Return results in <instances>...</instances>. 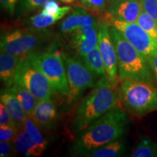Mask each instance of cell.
<instances>
[{
  "instance_id": "1",
  "label": "cell",
  "mask_w": 157,
  "mask_h": 157,
  "mask_svg": "<svg viewBox=\"0 0 157 157\" xmlns=\"http://www.w3.org/2000/svg\"><path fill=\"white\" fill-rule=\"evenodd\" d=\"M127 124L126 112L117 105L76 135L70 146L71 154L88 156L100 147L120 138Z\"/></svg>"
},
{
  "instance_id": "2",
  "label": "cell",
  "mask_w": 157,
  "mask_h": 157,
  "mask_svg": "<svg viewBox=\"0 0 157 157\" xmlns=\"http://www.w3.org/2000/svg\"><path fill=\"white\" fill-rule=\"evenodd\" d=\"M116 87L107 76H101L93 89L80 101L69 124L71 134L76 135L91 123L118 105Z\"/></svg>"
},
{
  "instance_id": "3",
  "label": "cell",
  "mask_w": 157,
  "mask_h": 157,
  "mask_svg": "<svg viewBox=\"0 0 157 157\" xmlns=\"http://www.w3.org/2000/svg\"><path fill=\"white\" fill-rule=\"evenodd\" d=\"M110 32L117 54L119 79L129 78L154 85L146 56L136 50L111 23Z\"/></svg>"
},
{
  "instance_id": "4",
  "label": "cell",
  "mask_w": 157,
  "mask_h": 157,
  "mask_svg": "<svg viewBox=\"0 0 157 157\" xmlns=\"http://www.w3.org/2000/svg\"><path fill=\"white\" fill-rule=\"evenodd\" d=\"M119 95L124 108L131 114L143 117L157 111V87L137 80L120 79Z\"/></svg>"
},
{
  "instance_id": "5",
  "label": "cell",
  "mask_w": 157,
  "mask_h": 157,
  "mask_svg": "<svg viewBox=\"0 0 157 157\" xmlns=\"http://www.w3.org/2000/svg\"><path fill=\"white\" fill-rule=\"evenodd\" d=\"M68 77V92L65 109H71L88 88L95 86V75L90 71L82 58L78 56L62 55Z\"/></svg>"
},
{
  "instance_id": "6",
  "label": "cell",
  "mask_w": 157,
  "mask_h": 157,
  "mask_svg": "<svg viewBox=\"0 0 157 157\" xmlns=\"http://www.w3.org/2000/svg\"><path fill=\"white\" fill-rule=\"evenodd\" d=\"M49 36L48 31L44 29L29 28L8 31L2 34L1 52L23 58L36 52Z\"/></svg>"
},
{
  "instance_id": "7",
  "label": "cell",
  "mask_w": 157,
  "mask_h": 157,
  "mask_svg": "<svg viewBox=\"0 0 157 157\" xmlns=\"http://www.w3.org/2000/svg\"><path fill=\"white\" fill-rule=\"evenodd\" d=\"M15 83L28 90L38 101L50 99L55 91L48 77L29 54L21 58L17 65Z\"/></svg>"
},
{
  "instance_id": "8",
  "label": "cell",
  "mask_w": 157,
  "mask_h": 157,
  "mask_svg": "<svg viewBox=\"0 0 157 157\" xmlns=\"http://www.w3.org/2000/svg\"><path fill=\"white\" fill-rule=\"evenodd\" d=\"M31 58L48 77L56 93L66 96L68 92V77L63 59L58 52H34Z\"/></svg>"
},
{
  "instance_id": "9",
  "label": "cell",
  "mask_w": 157,
  "mask_h": 157,
  "mask_svg": "<svg viewBox=\"0 0 157 157\" xmlns=\"http://www.w3.org/2000/svg\"><path fill=\"white\" fill-rule=\"evenodd\" d=\"M106 20L145 56H157V42L137 22H123L111 16L107 17Z\"/></svg>"
},
{
  "instance_id": "10",
  "label": "cell",
  "mask_w": 157,
  "mask_h": 157,
  "mask_svg": "<svg viewBox=\"0 0 157 157\" xmlns=\"http://www.w3.org/2000/svg\"><path fill=\"white\" fill-rule=\"evenodd\" d=\"M98 47L103 59L107 77L110 82L117 87L120 79L117 54L110 32V23L107 20L98 19Z\"/></svg>"
},
{
  "instance_id": "11",
  "label": "cell",
  "mask_w": 157,
  "mask_h": 157,
  "mask_svg": "<svg viewBox=\"0 0 157 157\" xmlns=\"http://www.w3.org/2000/svg\"><path fill=\"white\" fill-rule=\"evenodd\" d=\"M98 23L83 26L68 33V47L76 56L82 57L98 46Z\"/></svg>"
},
{
  "instance_id": "12",
  "label": "cell",
  "mask_w": 157,
  "mask_h": 157,
  "mask_svg": "<svg viewBox=\"0 0 157 157\" xmlns=\"http://www.w3.org/2000/svg\"><path fill=\"white\" fill-rule=\"evenodd\" d=\"M142 5L140 0H112L109 4L108 14L123 22H136Z\"/></svg>"
},
{
  "instance_id": "13",
  "label": "cell",
  "mask_w": 157,
  "mask_h": 157,
  "mask_svg": "<svg viewBox=\"0 0 157 157\" xmlns=\"http://www.w3.org/2000/svg\"><path fill=\"white\" fill-rule=\"evenodd\" d=\"M30 117L40 129L48 130L53 129L58 119L56 103L51 98L39 101Z\"/></svg>"
},
{
  "instance_id": "14",
  "label": "cell",
  "mask_w": 157,
  "mask_h": 157,
  "mask_svg": "<svg viewBox=\"0 0 157 157\" xmlns=\"http://www.w3.org/2000/svg\"><path fill=\"white\" fill-rule=\"evenodd\" d=\"M0 101L8 111L17 129H21L24 128V124L27 114L23 109L18 99L10 90V88L5 87V89L1 90Z\"/></svg>"
},
{
  "instance_id": "15",
  "label": "cell",
  "mask_w": 157,
  "mask_h": 157,
  "mask_svg": "<svg viewBox=\"0 0 157 157\" xmlns=\"http://www.w3.org/2000/svg\"><path fill=\"white\" fill-rule=\"evenodd\" d=\"M98 20L90 15L84 7L77 5L72 10L71 14L62 21L60 29L62 33L68 34L81 27L95 24L98 23Z\"/></svg>"
},
{
  "instance_id": "16",
  "label": "cell",
  "mask_w": 157,
  "mask_h": 157,
  "mask_svg": "<svg viewBox=\"0 0 157 157\" xmlns=\"http://www.w3.org/2000/svg\"><path fill=\"white\" fill-rule=\"evenodd\" d=\"M21 57L1 52L0 54V78L5 87H10L15 84L17 65Z\"/></svg>"
},
{
  "instance_id": "17",
  "label": "cell",
  "mask_w": 157,
  "mask_h": 157,
  "mask_svg": "<svg viewBox=\"0 0 157 157\" xmlns=\"http://www.w3.org/2000/svg\"><path fill=\"white\" fill-rule=\"evenodd\" d=\"M72 7L70 6L60 7L58 13L56 15H51L42 11L38 14L29 17L27 21L29 28L34 29H44L47 27L53 25L59 20L62 19L65 15L68 14Z\"/></svg>"
},
{
  "instance_id": "18",
  "label": "cell",
  "mask_w": 157,
  "mask_h": 157,
  "mask_svg": "<svg viewBox=\"0 0 157 157\" xmlns=\"http://www.w3.org/2000/svg\"><path fill=\"white\" fill-rule=\"evenodd\" d=\"M90 71L96 76H103L106 75L105 66L102 59L98 47L87 52L81 57Z\"/></svg>"
},
{
  "instance_id": "19",
  "label": "cell",
  "mask_w": 157,
  "mask_h": 157,
  "mask_svg": "<svg viewBox=\"0 0 157 157\" xmlns=\"http://www.w3.org/2000/svg\"><path fill=\"white\" fill-rule=\"evenodd\" d=\"M10 88L18 99L27 116L30 117L38 103V100L28 90L18 84L15 83Z\"/></svg>"
},
{
  "instance_id": "20",
  "label": "cell",
  "mask_w": 157,
  "mask_h": 157,
  "mask_svg": "<svg viewBox=\"0 0 157 157\" xmlns=\"http://www.w3.org/2000/svg\"><path fill=\"white\" fill-rule=\"evenodd\" d=\"M15 149L17 152L28 156H37L36 149L31 135L25 128L19 129L13 140Z\"/></svg>"
},
{
  "instance_id": "21",
  "label": "cell",
  "mask_w": 157,
  "mask_h": 157,
  "mask_svg": "<svg viewBox=\"0 0 157 157\" xmlns=\"http://www.w3.org/2000/svg\"><path fill=\"white\" fill-rule=\"evenodd\" d=\"M125 144L120 138L100 147L88 155L90 157H117L124 153Z\"/></svg>"
},
{
  "instance_id": "22",
  "label": "cell",
  "mask_w": 157,
  "mask_h": 157,
  "mask_svg": "<svg viewBox=\"0 0 157 157\" xmlns=\"http://www.w3.org/2000/svg\"><path fill=\"white\" fill-rule=\"evenodd\" d=\"M24 128L26 129L27 132L31 135V138H32L35 144V146H36L37 156H39L40 155H42L44 151L46 149L48 142L41 134L40 131L39 130L38 127L36 126V124L33 121L31 117H28V116L25 119Z\"/></svg>"
},
{
  "instance_id": "23",
  "label": "cell",
  "mask_w": 157,
  "mask_h": 157,
  "mask_svg": "<svg viewBox=\"0 0 157 157\" xmlns=\"http://www.w3.org/2000/svg\"><path fill=\"white\" fill-rule=\"evenodd\" d=\"M132 156L157 157V143L149 137H141L133 151Z\"/></svg>"
},
{
  "instance_id": "24",
  "label": "cell",
  "mask_w": 157,
  "mask_h": 157,
  "mask_svg": "<svg viewBox=\"0 0 157 157\" xmlns=\"http://www.w3.org/2000/svg\"><path fill=\"white\" fill-rule=\"evenodd\" d=\"M136 22L157 42V23L143 10V7Z\"/></svg>"
},
{
  "instance_id": "25",
  "label": "cell",
  "mask_w": 157,
  "mask_h": 157,
  "mask_svg": "<svg viewBox=\"0 0 157 157\" xmlns=\"http://www.w3.org/2000/svg\"><path fill=\"white\" fill-rule=\"evenodd\" d=\"M79 2L85 9L102 14L108 10L109 0H79Z\"/></svg>"
},
{
  "instance_id": "26",
  "label": "cell",
  "mask_w": 157,
  "mask_h": 157,
  "mask_svg": "<svg viewBox=\"0 0 157 157\" xmlns=\"http://www.w3.org/2000/svg\"><path fill=\"white\" fill-rule=\"evenodd\" d=\"M48 0H19L18 13H25L42 10Z\"/></svg>"
},
{
  "instance_id": "27",
  "label": "cell",
  "mask_w": 157,
  "mask_h": 157,
  "mask_svg": "<svg viewBox=\"0 0 157 157\" xmlns=\"http://www.w3.org/2000/svg\"><path fill=\"white\" fill-rule=\"evenodd\" d=\"M17 127L5 126L0 127V141H13L18 132Z\"/></svg>"
},
{
  "instance_id": "28",
  "label": "cell",
  "mask_w": 157,
  "mask_h": 157,
  "mask_svg": "<svg viewBox=\"0 0 157 157\" xmlns=\"http://www.w3.org/2000/svg\"><path fill=\"white\" fill-rule=\"evenodd\" d=\"M143 10L157 23V0H140Z\"/></svg>"
},
{
  "instance_id": "29",
  "label": "cell",
  "mask_w": 157,
  "mask_h": 157,
  "mask_svg": "<svg viewBox=\"0 0 157 157\" xmlns=\"http://www.w3.org/2000/svg\"><path fill=\"white\" fill-rule=\"evenodd\" d=\"M0 125L17 127L8 111L2 103L0 104Z\"/></svg>"
},
{
  "instance_id": "30",
  "label": "cell",
  "mask_w": 157,
  "mask_h": 157,
  "mask_svg": "<svg viewBox=\"0 0 157 157\" xmlns=\"http://www.w3.org/2000/svg\"><path fill=\"white\" fill-rule=\"evenodd\" d=\"M13 147H15L13 141H0V156H10L14 151Z\"/></svg>"
},
{
  "instance_id": "31",
  "label": "cell",
  "mask_w": 157,
  "mask_h": 157,
  "mask_svg": "<svg viewBox=\"0 0 157 157\" xmlns=\"http://www.w3.org/2000/svg\"><path fill=\"white\" fill-rule=\"evenodd\" d=\"M60 7L57 0H48L42 7V11H44L48 14L56 15L60 10Z\"/></svg>"
},
{
  "instance_id": "32",
  "label": "cell",
  "mask_w": 157,
  "mask_h": 157,
  "mask_svg": "<svg viewBox=\"0 0 157 157\" xmlns=\"http://www.w3.org/2000/svg\"><path fill=\"white\" fill-rule=\"evenodd\" d=\"M19 0H0L1 7L10 15H13Z\"/></svg>"
},
{
  "instance_id": "33",
  "label": "cell",
  "mask_w": 157,
  "mask_h": 157,
  "mask_svg": "<svg viewBox=\"0 0 157 157\" xmlns=\"http://www.w3.org/2000/svg\"><path fill=\"white\" fill-rule=\"evenodd\" d=\"M146 58L148 60L149 66H150L151 70L154 85L157 87V56H146Z\"/></svg>"
},
{
  "instance_id": "34",
  "label": "cell",
  "mask_w": 157,
  "mask_h": 157,
  "mask_svg": "<svg viewBox=\"0 0 157 157\" xmlns=\"http://www.w3.org/2000/svg\"><path fill=\"white\" fill-rule=\"evenodd\" d=\"M57 1L63 4H73L75 2L76 0H57Z\"/></svg>"
},
{
  "instance_id": "35",
  "label": "cell",
  "mask_w": 157,
  "mask_h": 157,
  "mask_svg": "<svg viewBox=\"0 0 157 157\" xmlns=\"http://www.w3.org/2000/svg\"><path fill=\"white\" fill-rule=\"evenodd\" d=\"M111 1H112V0H109V2H111Z\"/></svg>"
}]
</instances>
